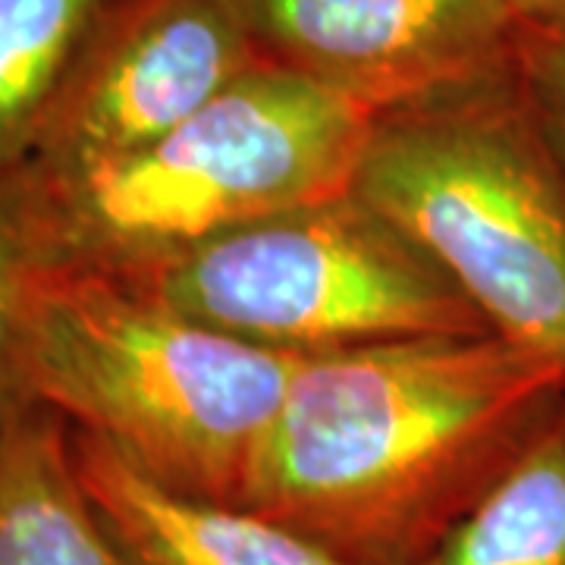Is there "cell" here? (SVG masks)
<instances>
[{
	"instance_id": "cell-8",
	"label": "cell",
	"mask_w": 565,
	"mask_h": 565,
	"mask_svg": "<svg viewBox=\"0 0 565 565\" xmlns=\"http://www.w3.org/2000/svg\"><path fill=\"white\" fill-rule=\"evenodd\" d=\"M73 452L82 484L132 565H352L248 505L167 490L88 430L73 427Z\"/></svg>"
},
{
	"instance_id": "cell-3",
	"label": "cell",
	"mask_w": 565,
	"mask_h": 565,
	"mask_svg": "<svg viewBox=\"0 0 565 565\" xmlns=\"http://www.w3.org/2000/svg\"><path fill=\"white\" fill-rule=\"evenodd\" d=\"M371 117L270 63L104 161L29 163L44 267L132 280L185 252L352 189Z\"/></svg>"
},
{
	"instance_id": "cell-15",
	"label": "cell",
	"mask_w": 565,
	"mask_h": 565,
	"mask_svg": "<svg viewBox=\"0 0 565 565\" xmlns=\"http://www.w3.org/2000/svg\"><path fill=\"white\" fill-rule=\"evenodd\" d=\"M3 418H7V415H3V412H0V424H3Z\"/></svg>"
},
{
	"instance_id": "cell-7",
	"label": "cell",
	"mask_w": 565,
	"mask_h": 565,
	"mask_svg": "<svg viewBox=\"0 0 565 565\" xmlns=\"http://www.w3.org/2000/svg\"><path fill=\"white\" fill-rule=\"evenodd\" d=\"M258 63L236 0H110L32 163L70 170L132 151Z\"/></svg>"
},
{
	"instance_id": "cell-5",
	"label": "cell",
	"mask_w": 565,
	"mask_h": 565,
	"mask_svg": "<svg viewBox=\"0 0 565 565\" xmlns=\"http://www.w3.org/2000/svg\"><path fill=\"white\" fill-rule=\"evenodd\" d=\"M126 282L296 359L490 333L440 264L355 189L248 223Z\"/></svg>"
},
{
	"instance_id": "cell-2",
	"label": "cell",
	"mask_w": 565,
	"mask_h": 565,
	"mask_svg": "<svg viewBox=\"0 0 565 565\" xmlns=\"http://www.w3.org/2000/svg\"><path fill=\"white\" fill-rule=\"evenodd\" d=\"M302 362L221 333L107 274L41 267L32 280V399L192 500L248 503Z\"/></svg>"
},
{
	"instance_id": "cell-9",
	"label": "cell",
	"mask_w": 565,
	"mask_h": 565,
	"mask_svg": "<svg viewBox=\"0 0 565 565\" xmlns=\"http://www.w3.org/2000/svg\"><path fill=\"white\" fill-rule=\"evenodd\" d=\"M0 565H132L82 484L73 424L41 399L0 424Z\"/></svg>"
},
{
	"instance_id": "cell-4",
	"label": "cell",
	"mask_w": 565,
	"mask_h": 565,
	"mask_svg": "<svg viewBox=\"0 0 565 565\" xmlns=\"http://www.w3.org/2000/svg\"><path fill=\"white\" fill-rule=\"evenodd\" d=\"M352 189L565 381V167L509 66L371 117Z\"/></svg>"
},
{
	"instance_id": "cell-6",
	"label": "cell",
	"mask_w": 565,
	"mask_h": 565,
	"mask_svg": "<svg viewBox=\"0 0 565 565\" xmlns=\"http://www.w3.org/2000/svg\"><path fill=\"white\" fill-rule=\"evenodd\" d=\"M262 63L367 114L490 76L515 57L509 0H236Z\"/></svg>"
},
{
	"instance_id": "cell-11",
	"label": "cell",
	"mask_w": 565,
	"mask_h": 565,
	"mask_svg": "<svg viewBox=\"0 0 565 565\" xmlns=\"http://www.w3.org/2000/svg\"><path fill=\"white\" fill-rule=\"evenodd\" d=\"M424 565H565V415Z\"/></svg>"
},
{
	"instance_id": "cell-13",
	"label": "cell",
	"mask_w": 565,
	"mask_h": 565,
	"mask_svg": "<svg viewBox=\"0 0 565 565\" xmlns=\"http://www.w3.org/2000/svg\"><path fill=\"white\" fill-rule=\"evenodd\" d=\"M515 70L550 148L565 167V32L519 25Z\"/></svg>"
},
{
	"instance_id": "cell-1",
	"label": "cell",
	"mask_w": 565,
	"mask_h": 565,
	"mask_svg": "<svg viewBox=\"0 0 565 565\" xmlns=\"http://www.w3.org/2000/svg\"><path fill=\"white\" fill-rule=\"evenodd\" d=\"M563 415V374L497 333L305 359L245 505L345 563L424 565Z\"/></svg>"
},
{
	"instance_id": "cell-12",
	"label": "cell",
	"mask_w": 565,
	"mask_h": 565,
	"mask_svg": "<svg viewBox=\"0 0 565 565\" xmlns=\"http://www.w3.org/2000/svg\"><path fill=\"white\" fill-rule=\"evenodd\" d=\"M44 267L29 163L0 173V412L29 403V296Z\"/></svg>"
},
{
	"instance_id": "cell-10",
	"label": "cell",
	"mask_w": 565,
	"mask_h": 565,
	"mask_svg": "<svg viewBox=\"0 0 565 565\" xmlns=\"http://www.w3.org/2000/svg\"><path fill=\"white\" fill-rule=\"evenodd\" d=\"M110 0H0V173L39 158Z\"/></svg>"
},
{
	"instance_id": "cell-14",
	"label": "cell",
	"mask_w": 565,
	"mask_h": 565,
	"mask_svg": "<svg viewBox=\"0 0 565 565\" xmlns=\"http://www.w3.org/2000/svg\"><path fill=\"white\" fill-rule=\"evenodd\" d=\"M509 7L522 25L565 32V0H509Z\"/></svg>"
}]
</instances>
